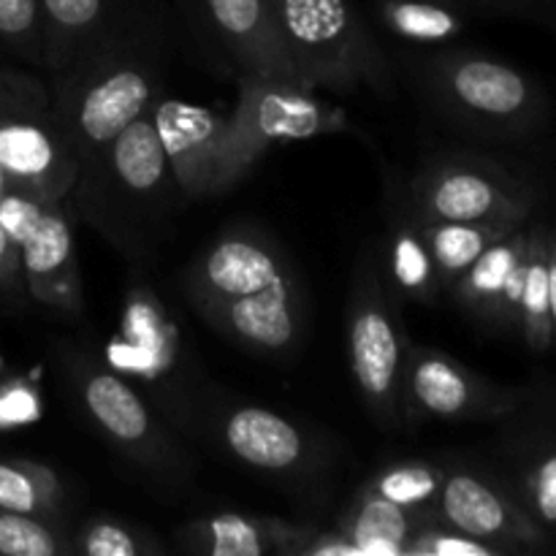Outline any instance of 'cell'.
Returning <instances> with one entry per match:
<instances>
[{"instance_id":"15","label":"cell","mask_w":556,"mask_h":556,"mask_svg":"<svg viewBox=\"0 0 556 556\" xmlns=\"http://www.w3.org/2000/svg\"><path fill=\"white\" fill-rule=\"evenodd\" d=\"M440 465V521L492 543L505 556L552 554L535 521L481 454H443Z\"/></svg>"},{"instance_id":"9","label":"cell","mask_w":556,"mask_h":556,"mask_svg":"<svg viewBox=\"0 0 556 556\" xmlns=\"http://www.w3.org/2000/svg\"><path fill=\"white\" fill-rule=\"evenodd\" d=\"M407 331L400 299L389 288L383 264L369 250L358 264L348 309V356L356 389L375 421L386 429L402 424V375L407 358Z\"/></svg>"},{"instance_id":"20","label":"cell","mask_w":556,"mask_h":556,"mask_svg":"<svg viewBox=\"0 0 556 556\" xmlns=\"http://www.w3.org/2000/svg\"><path fill=\"white\" fill-rule=\"evenodd\" d=\"M128 3L130 0H38L47 79L63 74L76 54Z\"/></svg>"},{"instance_id":"11","label":"cell","mask_w":556,"mask_h":556,"mask_svg":"<svg viewBox=\"0 0 556 556\" xmlns=\"http://www.w3.org/2000/svg\"><path fill=\"white\" fill-rule=\"evenodd\" d=\"M538 193L500 161L454 152L429 161L410 185V212L421 220L525 223Z\"/></svg>"},{"instance_id":"17","label":"cell","mask_w":556,"mask_h":556,"mask_svg":"<svg viewBox=\"0 0 556 556\" xmlns=\"http://www.w3.org/2000/svg\"><path fill=\"white\" fill-rule=\"evenodd\" d=\"M527 239H530V220L497 239L451 288V296L465 313L510 334H519Z\"/></svg>"},{"instance_id":"14","label":"cell","mask_w":556,"mask_h":556,"mask_svg":"<svg viewBox=\"0 0 556 556\" xmlns=\"http://www.w3.org/2000/svg\"><path fill=\"white\" fill-rule=\"evenodd\" d=\"M532 389L535 383H497L472 372L448 353L410 342L402 375V424L500 421L514 413Z\"/></svg>"},{"instance_id":"29","label":"cell","mask_w":556,"mask_h":556,"mask_svg":"<svg viewBox=\"0 0 556 556\" xmlns=\"http://www.w3.org/2000/svg\"><path fill=\"white\" fill-rule=\"evenodd\" d=\"M0 556H71V530L0 508Z\"/></svg>"},{"instance_id":"28","label":"cell","mask_w":556,"mask_h":556,"mask_svg":"<svg viewBox=\"0 0 556 556\" xmlns=\"http://www.w3.org/2000/svg\"><path fill=\"white\" fill-rule=\"evenodd\" d=\"M161 556L166 546L150 530L112 519L92 516L71 530V556Z\"/></svg>"},{"instance_id":"7","label":"cell","mask_w":556,"mask_h":556,"mask_svg":"<svg viewBox=\"0 0 556 556\" xmlns=\"http://www.w3.org/2000/svg\"><path fill=\"white\" fill-rule=\"evenodd\" d=\"M172 190H179L177 179L150 109L114 136L71 193H79L87 220L125 248L136 233L134 223H150L155 210L168 204Z\"/></svg>"},{"instance_id":"37","label":"cell","mask_w":556,"mask_h":556,"mask_svg":"<svg viewBox=\"0 0 556 556\" xmlns=\"http://www.w3.org/2000/svg\"><path fill=\"white\" fill-rule=\"evenodd\" d=\"M451 3H456V5H462V9H465V5L470 3V0H451Z\"/></svg>"},{"instance_id":"1","label":"cell","mask_w":556,"mask_h":556,"mask_svg":"<svg viewBox=\"0 0 556 556\" xmlns=\"http://www.w3.org/2000/svg\"><path fill=\"white\" fill-rule=\"evenodd\" d=\"M152 119L166 147L179 193L206 199L231 190L280 141L353 130L345 109L286 81H239L233 112L220 114L179 98H157Z\"/></svg>"},{"instance_id":"12","label":"cell","mask_w":556,"mask_h":556,"mask_svg":"<svg viewBox=\"0 0 556 556\" xmlns=\"http://www.w3.org/2000/svg\"><path fill=\"white\" fill-rule=\"evenodd\" d=\"M497 424L481 456L508 483L546 538L548 552L556 554V380L535 383L532 394Z\"/></svg>"},{"instance_id":"26","label":"cell","mask_w":556,"mask_h":556,"mask_svg":"<svg viewBox=\"0 0 556 556\" xmlns=\"http://www.w3.org/2000/svg\"><path fill=\"white\" fill-rule=\"evenodd\" d=\"M380 22L413 43H445L465 30V9L451 0H375Z\"/></svg>"},{"instance_id":"27","label":"cell","mask_w":556,"mask_h":556,"mask_svg":"<svg viewBox=\"0 0 556 556\" xmlns=\"http://www.w3.org/2000/svg\"><path fill=\"white\" fill-rule=\"evenodd\" d=\"M380 497L413 510V514L432 519L438 516L440 486H443V465L429 459H407L383 467L378 476L364 483Z\"/></svg>"},{"instance_id":"33","label":"cell","mask_w":556,"mask_h":556,"mask_svg":"<svg viewBox=\"0 0 556 556\" xmlns=\"http://www.w3.org/2000/svg\"><path fill=\"white\" fill-rule=\"evenodd\" d=\"M489 11L508 16H525V20L541 22L556 30V0H470Z\"/></svg>"},{"instance_id":"4","label":"cell","mask_w":556,"mask_h":556,"mask_svg":"<svg viewBox=\"0 0 556 556\" xmlns=\"http://www.w3.org/2000/svg\"><path fill=\"white\" fill-rule=\"evenodd\" d=\"M418 74L434 106L472 134L527 139L541 134L552 117V101L532 76L472 49L429 54L418 63Z\"/></svg>"},{"instance_id":"35","label":"cell","mask_w":556,"mask_h":556,"mask_svg":"<svg viewBox=\"0 0 556 556\" xmlns=\"http://www.w3.org/2000/svg\"><path fill=\"white\" fill-rule=\"evenodd\" d=\"M548 304H552V331L556 348V228L548 226Z\"/></svg>"},{"instance_id":"8","label":"cell","mask_w":556,"mask_h":556,"mask_svg":"<svg viewBox=\"0 0 556 556\" xmlns=\"http://www.w3.org/2000/svg\"><path fill=\"white\" fill-rule=\"evenodd\" d=\"M0 172L11 190L63 201L81 168L54 112L49 79L0 63Z\"/></svg>"},{"instance_id":"3","label":"cell","mask_w":556,"mask_h":556,"mask_svg":"<svg viewBox=\"0 0 556 556\" xmlns=\"http://www.w3.org/2000/svg\"><path fill=\"white\" fill-rule=\"evenodd\" d=\"M195 313L250 353L288 358L304 334L296 271L264 231L233 226L217 233L182 275Z\"/></svg>"},{"instance_id":"31","label":"cell","mask_w":556,"mask_h":556,"mask_svg":"<svg viewBox=\"0 0 556 556\" xmlns=\"http://www.w3.org/2000/svg\"><path fill=\"white\" fill-rule=\"evenodd\" d=\"M405 556H505L497 546L478 538L467 535V532L456 530V527L445 525L438 516L434 519H424L416 527V532L407 541Z\"/></svg>"},{"instance_id":"18","label":"cell","mask_w":556,"mask_h":556,"mask_svg":"<svg viewBox=\"0 0 556 556\" xmlns=\"http://www.w3.org/2000/svg\"><path fill=\"white\" fill-rule=\"evenodd\" d=\"M315 530L275 516L223 510L182 525L174 543L193 556H302Z\"/></svg>"},{"instance_id":"25","label":"cell","mask_w":556,"mask_h":556,"mask_svg":"<svg viewBox=\"0 0 556 556\" xmlns=\"http://www.w3.org/2000/svg\"><path fill=\"white\" fill-rule=\"evenodd\" d=\"M519 337L532 353L554 348L552 304H548V226L530 220L527 266L519 299Z\"/></svg>"},{"instance_id":"5","label":"cell","mask_w":556,"mask_h":556,"mask_svg":"<svg viewBox=\"0 0 556 556\" xmlns=\"http://www.w3.org/2000/svg\"><path fill=\"white\" fill-rule=\"evenodd\" d=\"M286 58L307 90H386L391 68L353 0H269Z\"/></svg>"},{"instance_id":"30","label":"cell","mask_w":556,"mask_h":556,"mask_svg":"<svg viewBox=\"0 0 556 556\" xmlns=\"http://www.w3.org/2000/svg\"><path fill=\"white\" fill-rule=\"evenodd\" d=\"M0 49L43 71V27L38 0H0Z\"/></svg>"},{"instance_id":"34","label":"cell","mask_w":556,"mask_h":556,"mask_svg":"<svg viewBox=\"0 0 556 556\" xmlns=\"http://www.w3.org/2000/svg\"><path fill=\"white\" fill-rule=\"evenodd\" d=\"M25 280H22L20 253L0 223V296L22 299L25 296Z\"/></svg>"},{"instance_id":"13","label":"cell","mask_w":556,"mask_h":556,"mask_svg":"<svg viewBox=\"0 0 556 556\" xmlns=\"http://www.w3.org/2000/svg\"><path fill=\"white\" fill-rule=\"evenodd\" d=\"M0 223L20 253L27 296L65 315L85 313V291L63 201H43L9 188L0 195Z\"/></svg>"},{"instance_id":"23","label":"cell","mask_w":556,"mask_h":556,"mask_svg":"<svg viewBox=\"0 0 556 556\" xmlns=\"http://www.w3.org/2000/svg\"><path fill=\"white\" fill-rule=\"evenodd\" d=\"M386 282L400 302L434 304L443 296L432 250L421 220L413 212L394 223L386 244Z\"/></svg>"},{"instance_id":"22","label":"cell","mask_w":556,"mask_h":556,"mask_svg":"<svg viewBox=\"0 0 556 556\" xmlns=\"http://www.w3.org/2000/svg\"><path fill=\"white\" fill-rule=\"evenodd\" d=\"M0 508L74 530L68 486L41 462L0 459Z\"/></svg>"},{"instance_id":"6","label":"cell","mask_w":556,"mask_h":556,"mask_svg":"<svg viewBox=\"0 0 556 556\" xmlns=\"http://www.w3.org/2000/svg\"><path fill=\"white\" fill-rule=\"evenodd\" d=\"M106 364L128 383L147 391V405L177 429L193 432L204 421L201 386L177 324L147 282L125 293L117 334L106 348Z\"/></svg>"},{"instance_id":"36","label":"cell","mask_w":556,"mask_h":556,"mask_svg":"<svg viewBox=\"0 0 556 556\" xmlns=\"http://www.w3.org/2000/svg\"><path fill=\"white\" fill-rule=\"evenodd\" d=\"M5 190H9V179H5V174L0 172V195H3Z\"/></svg>"},{"instance_id":"2","label":"cell","mask_w":556,"mask_h":556,"mask_svg":"<svg viewBox=\"0 0 556 556\" xmlns=\"http://www.w3.org/2000/svg\"><path fill=\"white\" fill-rule=\"evenodd\" d=\"M168 33L150 0H130L60 76L49 79L65 141L85 172L161 98Z\"/></svg>"},{"instance_id":"24","label":"cell","mask_w":556,"mask_h":556,"mask_svg":"<svg viewBox=\"0 0 556 556\" xmlns=\"http://www.w3.org/2000/svg\"><path fill=\"white\" fill-rule=\"evenodd\" d=\"M421 220V217H418ZM527 223V220H525ZM427 233L429 250H432L434 269H438L443 293H451L462 275L492 248L497 239L514 231L521 223L505 220H481V223H456V220H421Z\"/></svg>"},{"instance_id":"16","label":"cell","mask_w":556,"mask_h":556,"mask_svg":"<svg viewBox=\"0 0 556 556\" xmlns=\"http://www.w3.org/2000/svg\"><path fill=\"white\" fill-rule=\"evenodd\" d=\"M201 22L228 54L239 81H286L299 85L286 58L269 0H193ZM302 87V85H299Z\"/></svg>"},{"instance_id":"21","label":"cell","mask_w":556,"mask_h":556,"mask_svg":"<svg viewBox=\"0 0 556 556\" xmlns=\"http://www.w3.org/2000/svg\"><path fill=\"white\" fill-rule=\"evenodd\" d=\"M421 521L424 516L362 486L345 514L334 521V530H340L362 556H405L407 541Z\"/></svg>"},{"instance_id":"10","label":"cell","mask_w":556,"mask_h":556,"mask_svg":"<svg viewBox=\"0 0 556 556\" xmlns=\"http://www.w3.org/2000/svg\"><path fill=\"white\" fill-rule=\"evenodd\" d=\"M63 375L81 416L112 448L161 476L172 478L185 470V456L155 421L144 396L106 362L68 348L63 353Z\"/></svg>"},{"instance_id":"32","label":"cell","mask_w":556,"mask_h":556,"mask_svg":"<svg viewBox=\"0 0 556 556\" xmlns=\"http://www.w3.org/2000/svg\"><path fill=\"white\" fill-rule=\"evenodd\" d=\"M41 416V394L30 380H0V432L27 427Z\"/></svg>"},{"instance_id":"19","label":"cell","mask_w":556,"mask_h":556,"mask_svg":"<svg viewBox=\"0 0 556 556\" xmlns=\"http://www.w3.org/2000/svg\"><path fill=\"white\" fill-rule=\"evenodd\" d=\"M217 440L248 467L277 476H299L315 459L307 434L288 418L258 405H231L217 416Z\"/></svg>"}]
</instances>
